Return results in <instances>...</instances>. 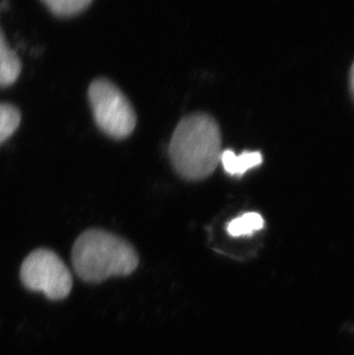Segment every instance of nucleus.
I'll use <instances>...</instances> for the list:
<instances>
[{"instance_id":"nucleus-1","label":"nucleus","mask_w":354,"mask_h":355,"mask_svg":"<svg viewBox=\"0 0 354 355\" xmlns=\"http://www.w3.org/2000/svg\"><path fill=\"white\" fill-rule=\"evenodd\" d=\"M168 152L175 171L185 180L211 176L222 155L219 124L208 114L187 115L175 128Z\"/></svg>"},{"instance_id":"nucleus-2","label":"nucleus","mask_w":354,"mask_h":355,"mask_svg":"<svg viewBox=\"0 0 354 355\" xmlns=\"http://www.w3.org/2000/svg\"><path fill=\"white\" fill-rule=\"evenodd\" d=\"M77 276L87 283H101L113 276L130 275L138 255L128 241L101 229H89L77 238L71 251Z\"/></svg>"},{"instance_id":"nucleus-3","label":"nucleus","mask_w":354,"mask_h":355,"mask_svg":"<svg viewBox=\"0 0 354 355\" xmlns=\"http://www.w3.org/2000/svg\"><path fill=\"white\" fill-rule=\"evenodd\" d=\"M87 94L94 121L103 132L115 139L133 134L137 118L130 101L117 85L98 78L90 84Z\"/></svg>"},{"instance_id":"nucleus-4","label":"nucleus","mask_w":354,"mask_h":355,"mask_svg":"<svg viewBox=\"0 0 354 355\" xmlns=\"http://www.w3.org/2000/svg\"><path fill=\"white\" fill-rule=\"evenodd\" d=\"M21 281L31 291L43 292L50 300L67 298L73 277L64 261L54 252L38 248L21 266Z\"/></svg>"},{"instance_id":"nucleus-5","label":"nucleus","mask_w":354,"mask_h":355,"mask_svg":"<svg viewBox=\"0 0 354 355\" xmlns=\"http://www.w3.org/2000/svg\"><path fill=\"white\" fill-rule=\"evenodd\" d=\"M21 73V61L17 53L7 45L0 29V87H10Z\"/></svg>"},{"instance_id":"nucleus-6","label":"nucleus","mask_w":354,"mask_h":355,"mask_svg":"<svg viewBox=\"0 0 354 355\" xmlns=\"http://www.w3.org/2000/svg\"><path fill=\"white\" fill-rule=\"evenodd\" d=\"M220 162L228 174L243 175L252 168H255L262 162L260 152H243L242 155H235L231 150H226L221 155Z\"/></svg>"},{"instance_id":"nucleus-7","label":"nucleus","mask_w":354,"mask_h":355,"mask_svg":"<svg viewBox=\"0 0 354 355\" xmlns=\"http://www.w3.org/2000/svg\"><path fill=\"white\" fill-rule=\"evenodd\" d=\"M264 220L259 213L248 211L234 218L227 225V232L233 237L252 235L264 228Z\"/></svg>"},{"instance_id":"nucleus-8","label":"nucleus","mask_w":354,"mask_h":355,"mask_svg":"<svg viewBox=\"0 0 354 355\" xmlns=\"http://www.w3.org/2000/svg\"><path fill=\"white\" fill-rule=\"evenodd\" d=\"M21 114L15 106L0 104V144L7 141L20 125Z\"/></svg>"},{"instance_id":"nucleus-9","label":"nucleus","mask_w":354,"mask_h":355,"mask_svg":"<svg viewBox=\"0 0 354 355\" xmlns=\"http://www.w3.org/2000/svg\"><path fill=\"white\" fill-rule=\"evenodd\" d=\"M44 5L58 17H74L90 6L91 0H44Z\"/></svg>"},{"instance_id":"nucleus-10","label":"nucleus","mask_w":354,"mask_h":355,"mask_svg":"<svg viewBox=\"0 0 354 355\" xmlns=\"http://www.w3.org/2000/svg\"><path fill=\"white\" fill-rule=\"evenodd\" d=\"M350 80H351L352 94H353L354 96V62L353 64H352L351 74H350Z\"/></svg>"}]
</instances>
